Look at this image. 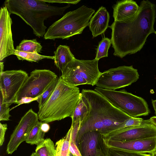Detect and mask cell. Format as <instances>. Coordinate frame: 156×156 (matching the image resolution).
Returning a JSON list of instances; mask_svg holds the SVG:
<instances>
[{"label":"cell","instance_id":"obj_17","mask_svg":"<svg viewBox=\"0 0 156 156\" xmlns=\"http://www.w3.org/2000/svg\"><path fill=\"white\" fill-rule=\"evenodd\" d=\"M110 15L106 9L100 7L90 20L88 26L93 38L102 34L109 27Z\"/></svg>","mask_w":156,"mask_h":156},{"label":"cell","instance_id":"obj_10","mask_svg":"<svg viewBox=\"0 0 156 156\" xmlns=\"http://www.w3.org/2000/svg\"><path fill=\"white\" fill-rule=\"evenodd\" d=\"M102 135L104 140L119 142L156 137V126L150 119L144 120L140 125L122 128Z\"/></svg>","mask_w":156,"mask_h":156},{"label":"cell","instance_id":"obj_35","mask_svg":"<svg viewBox=\"0 0 156 156\" xmlns=\"http://www.w3.org/2000/svg\"><path fill=\"white\" fill-rule=\"evenodd\" d=\"M40 128L41 130L45 133L49 130L50 127L48 123L42 122Z\"/></svg>","mask_w":156,"mask_h":156},{"label":"cell","instance_id":"obj_23","mask_svg":"<svg viewBox=\"0 0 156 156\" xmlns=\"http://www.w3.org/2000/svg\"><path fill=\"white\" fill-rule=\"evenodd\" d=\"M41 122H39L32 129L28 136L25 141L31 145H37L44 140L45 133L41 130Z\"/></svg>","mask_w":156,"mask_h":156},{"label":"cell","instance_id":"obj_28","mask_svg":"<svg viewBox=\"0 0 156 156\" xmlns=\"http://www.w3.org/2000/svg\"><path fill=\"white\" fill-rule=\"evenodd\" d=\"M10 108L4 102L3 98L1 92L0 94V121H9L11 116Z\"/></svg>","mask_w":156,"mask_h":156},{"label":"cell","instance_id":"obj_9","mask_svg":"<svg viewBox=\"0 0 156 156\" xmlns=\"http://www.w3.org/2000/svg\"><path fill=\"white\" fill-rule=\"evenodd\" d=\"M139 76L137 70L132 66H120L102 73L95 85L100 88L115 90L131 85Z\"/></svg>","mask_w":156,"mask_h":156},{"label":"cell","instance_id":"obj_14","mask_svg":"<svg viewBox=\"0 0 156 156\" xmlns=\"http://www.w3.org/2000/svg\"><path fill=\"white\" fill-rule=\"evenodd\" d=\"M77 146L81 156H97L101 151L108 152V148L105 144L102 134L97 130L83 133Z\"/></svg>","mask_w":156,"mask_h":156},{"label":"cell","instance_id":"obj_43","mask_svg":"<svg viewBox=\"0 0 156 156\" xmlns=\"http://www.w3.org/2000/svg\"><path fill=\"white\" fill-rule=\"evenodd\" d=\"M154 152H156V147L155 150V151Z\"/></svg>","mask_w":156,"mask_h":156},{"label":"cell","instance_id":"obj_44","mask_svg":"<svg viewBox=\"0 0 156 156\" xmlns=\"http://www.w3.org/2000/svg\"><path fill=\"white\" fill-rule=\"evenodd\" d=\"M155 34H156V31H155Z\"/></svg>","mask_w":156,"mask_h":156},{"label":"cell","instance_id":"obj_19","mask_svg":"<svg viewBox=\"0 0 156 156\" xmlns=\"http://www.w3.org/2000/svg\"><path fill=\"white\" fill-rule=\"evenodd\" d=\"M90 106L87 99L82 95L71 117L72 123L77 121L82 122L89 113Z\"/></svg>","mask_w":156,"mask_h":156},{"label":"cell","instance_id":"obj_16","mask_svg":"<svg viewBox=\"0 0 156 156\" xmlns=\"http://www.w3.org/2000/svg\"><path fill=\"white\" fill-rule=\"evenodd\" d=\"M112 8L114 21L127 23L135 16L140 7L133 0H123L117 1Z\"/></svg>","mask_w":156,"mask_h":156},{"label":"cell","instance_id":"obj_34","mask_svg":"<svg viewBox=\"0 0 156 156\" xmlns=\"http://www.w3.org/2000/svg\"><path fill=\"white\" fill-rule=\"evenodd\" d=\"M38 98H22L21 100L17 102L16 104H18V106L21 104H28L31 101H37Z\"/></svg>","mask_w":156,"mask_h":156},{"label":"cell","instance_id":"obj_36","mask_svg":"<svg viewBox=\"0 0 156 156\" xmlns=\"http://www.w3.org/2000/svg\"><path fill=\"white\" fill-rule=\"evenodd\" d=\"M97 156H109L108 152L101 151L99 152Z\"/></svg>","mask_w":156,"mask_h":156},{"label":"cell","instance_id":"obj_8","mask_svg":"<svg viewBox=\"0 0 156 156\" xmlns=\"http://www.w3.org/2000/svg\"><path fill=\"white\" fill-rule=\"evenodd\" d=\"M58 77L55 73L49 70H34L18 93L14 103L25 98L38 99Z\"/></svg>","mask_w":156,"mask_h":156},{"label":"cell","instance_id":"obj_26","mask_svg":"<svg viewBox=\"0 0 156 156\" xmlns=\"http://www.w3.org/2000/svg\"><path fill=\"white\" fill-rule=\"evenodd\" d=\"M59 78L58 77L51 83L47 89L39 97L37 101L38 103L39 109L44 105L51 97L57 85Z\"/></svg>","mask_w":156,"mask_h":156},{"label":"cell","instance_id":"obj_25","mask_svg":"<svg viewBox=\"0 0 156 156\" xmlns=\"http://www.w3.org/2000/svg\"><path fill=\"white\" fill-rule=\"evenodd\" d=\"M112 44L111 39L104 37L99 43L96 49V57L95 59L99 60L100 58L107 57L108 50Z\"/></svg>","mask_w":156,"mask_h":156},{"label":"cell","instance_id":"obj_40","mask_svg":"<svg viewBox=\"0 0 156 156\" xmlns=\"http://www.w3.org/2000/svg\"><path fill=\"white\" fill-rule=\"evenodd\" d=\"M67 156H76L73 155L69 151Z\"/></svg>","mask_w":156,"mask_h":156},{"label":"cell","instance_id":"obj_32","mask_svg":"<svg viewBox=\"0 0 156 156\" xmlns=\"http://www.w3.org/2000/svg\"><path fill=\"white\" fill-rule=\"evenodd\" d=\"M69 151L75 156H81L76 144L71 140L69 148Z\"/></svg>","mask_w":156,"mask_h":156},{"label":"cell","instance_id":"obj_39","mask_svg":"<svg viewBox=\"0 0 156 156\" xmlns=\"http://www.w3.org/2000/svg\"><path fill=\"white\" fill-rule=\"evenodd\" d=\"M0 74L2 73L3 71L4 65L3 62H0Z\"/></svg>","mask_w":156,"mask_h":156},{"label":"cell","instance_id":"obj_24","mask_svg":"<svg viewBox=\"0 0 156 156\" xmlns=\"http://www.w3.org/2000/svg\"><path fill=\"white\" fill-rule=\"evenodd\" d=\"M13 55L16 56L18 60H27L30 62H37L44 58L54 59L53 56H48L41 55L38 53L34 52H27L19 51L15 50Z\"/></svg>","mask_w":156,"mask_h":156},{"label":"cell","instance_id":"obj_21","mask_svg":"<svg viewBox=\"0 0 156 156\" xmlns=\"http://www.w3.org/2000/svg\"><path fill=\"white\" fill-rule=\"evenodd\" d=\"M72 131V127L71 126L65 136L56 143V156H67L69 151Z\"/></svg>","mask_w":156,"mask_h":156},{"label":"cell","instance_id":"obj_33","mask_svg":"<svg viewBox=\"0 0 156 156\" xmlns=\"http://www.w3.org/2000/svg\"><path fill=\"white\" fill-rule=\"evenodd\" d=\"M7 129V125L6 124L0 123V146L3 144L5 140V132Z\"/></svg>","mask_w":156,"mask_h":156},{"label":"cell","instance_id":"obj_30","mask_svg":"<svg viewBox=\"0 0 156 156\" xmlns=\"http://www.w3.org/2000/svg\"><path fill=\"white\" fill-rule=\"evenodd\" d=\"M81 122L79 121L72 123L71 126L72 127V131L71 140L76 143L78 131Z\"/></svg>","mask_w":156,"mask_h":156},{"label":"cell","instance_id":"obj_20","mask_svg":"<svg viewBox=\"0 0 156 156\" xmlns=\"http://www.w3.org/2000/svg\"><path fill=\"white\" fill-rule=\"evenodd\" d=\"M35 152L39 156H56V150L54 144L50 138H47L37 145Z\"/></svg>","mask_w":156,"mask_h":156},{"label":"cell","instance_id":"obj_15","mask_svg":"<svg viewBox=\"0 0 156 156\" xmlns=\"http://www.w3.org/2000/svg\"><path fill=\"white\" fill-rule=\"evenodd\" d=\"M103 140L108 147L133 152L152 154L156 147V137L125 142Z\"/></svg>","mask_w":156,"mask_h":156},{"label":"cell","instance_id":"obj_7","mask_svg":"<svg viewBox=\"0 0 156 156\" xmlns=\"http://www.w3.org/2000/svg\"><path fill=\"white\" fill-rule=\"evenodd\" d=\"M94 90L105 97L113 105L132 117L149 115L150 110L147 102L141 97L127 92L96 87Z\"/></svg>","mask_w":156,"mask_h":156},{"label":"cell","instance_id":"obj_22","mask_svg":"<svg viewBox=\"0 0 156 156\" xmlns=\"http://www.w3.org/2000/svg\"><path fill=\"white\" fill-rule=\"evenodd\" d=\"M42 48L41 44L36 39H24L16 47L15 49L23 52L39 53Z\"/></svg>","mask_w":156,"mask_h":156},{"label":"cell","instance_id":"obj_13","mask_svg":"<svg viewBox=\"0 0 156 156\" xmlns=\"http://www.w3.org/2000/svg\"><path fill=\"white\" fill-rule=\"evenodd\" d=\"M10 14L5 6L0 10V61L13 55L15 50L12 31Z\"/></svg>","mask_w":156,"mask_h":156},{"label":"cell","instance_id":"obj_42","mask_svg":"<svg viewBox=\"0 0 156 156\" xmlns=\"http://www.w3.org/2000/svg\"><path fill=\"white\" fill-rule=\"evenodd\" d=\"M152 156H156V152H154L151 154Z\"/></svg>","mask_w":156,"mask_h":156},{"label":"cell","instance_id":"obj_2","mask_svg":"<svg viewBox=\"0 0 156 156\" xmlns=\"http://www.w3.org/2000/svg\"><path fill=\"white\" fill-rule=\"evenodd\" d=\"M81 94L87 100L90 110L81 122L77 137L78 143L84 133L97 130L102 135L124 127L125 122L132 117L113 105L95 90L83 89Z\"/></svg>","mask_w":156,"mask_h":156},{"label":"cell","instance_id":"obj_41","mask_svg":"<svg viewBox=\"0 0 156 156\" xmlns=\"http://www.w3.org/2000/svg\"><path fill=\"white\" fill-rule=\"evenodd\" d=\"M30 156H39L35 152L33 153Z\"/></svg>","mask_w":156,"mask_h":156},{"label":"cell","instance_id":"obj_27","mask_svg":"<svg viewBox=\"0 0 156 156\" xmlns=\"http://www.w3.org/2000/svg\"><path fill=\"white\" fill-rule=\"evenodd\" d=\"M108 148L109 156H152L151 154L133 152L111 148Z\"/></svg>","mask_w":156,"mask_h":156},{"label":"cell","instance_id":"obj_11","mask_svg":"<svg viewBox=\"0 0 156 156\" xmlns=\"http://www.w3.org/2000/svg\"><path fill=\"white\" fill-rule=\"evenodd\" d=\"M28 76L22 70H6L0 74V92L4 102L9 106L14 103L16 96Z\"/></svg>","mask_w":156,"mask_h":156},{"label":"cell","instance_id":"obj_6","mask_svg":"<svg viewBox=\"0 0 156 156\" xmlns=\"http://www.w3.org/2000/svg\"><path fill=\"white\" fill-rule=\"evenodd\" d=\"M98 61L95 59L84 60L75 58L67 64L60 76L72 86L84 84L94 86L102 73L98 69Z\"/></svg>","mask_w":156,"mask_h":156},{"label":"cell","instance_id":"obj_31","mask_svg":"<svg viewBox=\"0 0 156 156\" xmlns=\"http://www.w3.org/2000/svg\"><path fill=\"white\" fill-rule=\"evenodd\" d=\"M43 1L45 2L48 3L76 4L79 3L80 0H43Z\"/></svg>","mask_w":156,"mask_h":156},{"label":"cell","instance_id":"obj_29","mask_svg":"<svg viewBox=\"0 0 156 156\" xmlns=\"http://www.w3.org/2000/svg\"><path fill=\"white\" fill-rule=\"evenodd\" d=\"M143 120L141 118L131 117L125 122L124 128L140 125L142 123Z\"/></svg>","mask_w":156,"mask_h":156},{"label":"cell","instance_id":"obj_1","mask_svg":"<svg viewBox=\"0 0 156 156\" xmlns=\"http://www.w3.org/2000/svg\"><path fill=\"white\" fill-rule=\"evenodd\" d=\"M135 16L127 23L114 21L109 27L112 30L111 41L113 55L122 58L140 51L149 35L155 33L156 5L142 1Z\"/></svg>","mask_w":156,"mask_h":156},{"label":"cell","instance_id":"obj_3","mask_svg":"<svg viewBox=\"0 0 156 156\" xmlns=\"http://www.w3.org/2000/svg\"><path fill=\"white\" fill-rule=\"evenodd\" d=\"M4 6L9 13L16 15L30 26L38 37L45 34L44 20L52 16L63 15L70 5L58 7L47 4L43 0H6Z\"/></svg>","mask_w":156,"mask_h":156},{"label":"cell","instance_id":"obj_37","mask_svg":"<svg viewBox=\"0 0 156 156\" xmlns=\"http://www.w3.org/2000/svg\"><path fill=\"white\" fill-rule=\"evenodd\" d=\"M152 104L155 111V113L156 116V100H152Z\"/></svg>","mask_w":156,"mask_h":156},{"label":"cell","instance_id":"obj_18","mask_svg":"<svg viewBox=\"0 0 156 156\" xmlns=\"http://www.w3.org/2000/svg\"><path fill=\"white\" fill-rule=\"evenodd\" d=\"M54 53L55 64L62 72L68 63L76 58L66 45H59Z\"/></svg>","mask_w":156,"mask_h":156},{"label":"cell","instance_id":"obj_5","mask_svg":"<svg viewBox=\"0 0 156 156\" xmlns=\"http://www.w3.org/2000/svg\"><path fill=\"white\" fill-rule=\"evenodd\" d=\"M94 12V9L84 5L67 12L49 27L44 36V39H68L81 34L88 26L89 21Z\"/></svg>","mask_w":156,"mask_h":156},{"label":"cell","instance_id":"obj_38","mask_svg":"<svg viewBox=\"0 0 156 156\" xmlns=\"http://www.w3.org/2000/svg\"><path fill=\"white\" fill-rule=\"evenodd\" d=\"M150 119L151 122L156 126V116H154L152 117Z\"/></svg>","mask_w":156,"mask_h":156},{"label":"cell","instance_id":"obj_12","mask_svg":"<svg viewBox=\"0 0 156 156\" xmlns=\"http://www.w3.org/2000/svg\"><path fill=\"white\" fill-rule=\"evenodd\" d=\"M37 113L32 109L23 116L12 133L7 146L6 151L12 154L19 145L26 140L29 133L39 122Z\"/></svg>","mask_w":156,"mask_h":156},{"label":"cell","instance_id":"obj_4","mask_svg":"<svg viewBox=\"0 0 156 156\" xmlns=\"http://www.w3.org/2000/svg\"><path fill=\"white\" fill-rule=\"evenodd\" d=\"M59 78L52 95L37 112L39 119L42 122L48 123L71 117L81 97L78 87Z\"/></svg>","mask_w":156,"mask_h":156}]
</instances>
